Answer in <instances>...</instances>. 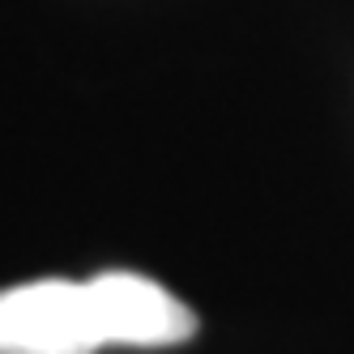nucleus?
<instances>
[{"instance_id":"nucleus-1","label":"nucleus","mask_w":354,"mask_h":354,"mask_svg":"<svg viewBox=\"0 0 354 354\" xmlns=\"http://www.w3.org/2000/svg\"><path fill=\"white\" fill-rule=\"evenodd\" d=\"M98 346L86 282L39 277L0 290V354H94Z\"/></svg>"},{"instance_id":"nucleus-2","label":"nucleus","mask_w":354,"mask_h":354,"mask_svg":"<svg viewBox=\"0 0 354 354\" xmlns=\"http://www.w3.org/2000/svg\"><path fill=\"white\" fill-rule=\"evenodd\" d=\"M86 286L103 346H180L196 333V312L145 273L107 269Z\"/></svg>"}]
</instances>
